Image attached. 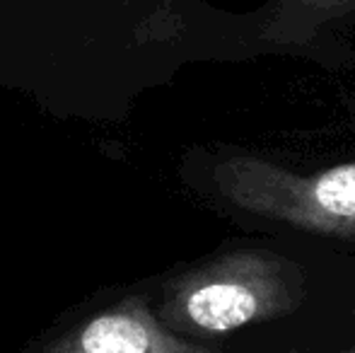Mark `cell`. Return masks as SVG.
<instances>
[{"mask_svg":"<svg viewBox=\"0 0 355 353\" xmlns=\"http://www.w3.org/2000/svg\"><path fill=\"white\" fill-rule=\"evenodd\" d=\"M317 201L334 216H355V165L336 167L319 179Z\"/></svg>","mask_w":355,"mask_h":353,"instance_id":"cell-2","label":"cell"},{"mask_svg":"<svg viewBox=\"0 0 355 353\" xmlns=\"http://www.w3.org/2000/svg\"><path fill=\"white\" fill-rule=\"evenodd\" d=\"M257 302L249 291L234 283H206L184 300L187 320L206 332H230L254 317Z\"/></svg>","mask_w":355,"mask_h":353,"instance_id":"cell-1","label":"cell"}]
</instances>
